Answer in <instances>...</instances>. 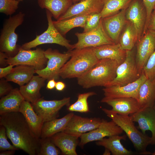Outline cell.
I'll use <instances>...</instances> for the list:
<instances>
[{"mask_svg": "<svg viewBox=\"0 0 155 155\" xmlns=\"http://www.w3.org/2000/svg\"><path fill=\"white\" fill-rule=\"evenodd\" d=\"M46 14L48 23L46 30L41 34L36 35L33 40L22 44L21 48L28 50L42 44H55L65 47L68 50L73 49V44H71L70 41L62 35L54 26L51 13L46 9Z\"/></svg>", "mask_w": 155, "mask_h": 155, "instance_id": "cell-6", "label": "cell"}, {"mask_svg": "<svg viewBox=\"0 0 155 155\" xmlns=\"http://www.w3.org/2000/svg\"><path fill=\"white\" fill-rule=\"evenodd\" d=\"M7 136L5 127L0 125V150H17L18 149L11 145L7 140Z\"/></svg>", "mask_w": 155, "mask_h": 155, "instance_id": "cell-38", "label": "cell"}, {"mask_svg": "<svg viewBox=\"0 0 155 155\" xmlns=\"http://www.w3.org/2000/svg\"><path fill=\"white\" fill-rule=\"evenodd\" d=\"M40 150L38 155H58L61 152L51 141L50 137L40 138Z\"/></svg>", "mask_w": 155, "mask_h": 155, "instance_id": "cell-35", "label": "cell"}, {"mask_svg": "<svg viewBox=\"0 0 155 155\" xmlns=\"http://www.w3.org/2000/svg\"><path fill=\"white\" fill-rule=\"evenodd\" d=\"M119 65L114 60H99L88 71L77 78L78 83L86 89L95 86L104 87L116 78Z\"/></svg>", "mask_w": 155, "mask_h": 155, "instance_id": "cell-2", "label": "cell"}, {"mask_svg": "<svg viewBox=\"0 0 155 155\" xmlns=\"http://www.w3.org/2000/svg\"><path fill=\"white\" fill-rule=\"evenodd\" d=\"M73 115V113H70L61 118H56L44 122L40 138L51 137L58 133L63 131Z\"/></svg>", "mask_w": 155, "mask_h": 155, "instance_id": "cell-29", "label": "cell"}, {"mask_svg": "<svg viewBox=\"0 0 155 155\" xmlns=\"http://www.w3.org/2000/svg\"><path fill=\"white\" fill-rule=\"evenodd\" d=\"M63 132L58 133L50 137L55 145L64 155H77L76 147L78 144V138Z\"/></svg>", "mask_w": 155, "mask_h": 155, "instance_id": "cell-23", "label": "cell"}, {"mask_svg": "<svg viewBox=\"0 0 155 155\" xmlns=\"http://www.w3.org/2000/svg\"><path fill=\"white\" fill-rule=\"evenodd\" d=\"M96 93L94 92H90L80 94L78 96L77 100L73 104L69 106L68 110L70 111L87 113L89 112L87 100L88 98Z\"/></svg>", "mask_w": 155, "mask_h": 155, "instance_id": "cell-34", "label": "cell"}, {"mask_svg": "<svg viewBox=\"0 0 155 155\" xmlns=\"http://www.w3.org/2000/svg\"><path fill=\"white\" fill-rule=\"evenodd\" d=\"M69 59L60 70L59 75L63 79L80 77L88 71L99 60L93 47L71 50Z\"/></svg>", "mask_w": 155, "mask_h": 155, "instance_id": "cell-3", "label": "cell"}, {"mask_svg": "<svg viewBox=\"0 0 155 155\" xmlns=\"http://www.w3.org/2000/svg\"><path fill=\"white\" fill-rule=\"evenodd\" d=\"M145 7L146 13V19L143 34L148 30V24L151 14L155 6V0H142Z\"/></svg>", "mask_w": 155, "mask_h": 155, "instance_id": "cell-40", "label": "cell"}, {"mask_svg": "<svg viewBox=\"0 0 155 155\" xmlns=\"http://www.w3.org/2000/svg\"><path fill=\"white\" fill-rule=\"evenodd\" d=\"M15 150H6L1 151L0 155H12L14 154Z\"/></svg>", "mask_w": 155, "mask_h": 155, "instance_id": "cell-47", "label": "cell"}, {"mask_svg": "<svg viewBox=\"0 0 155 155\" xmlns=\"http://www.w3.org/2000/svg\"><path fill=\"white\" fill-rule=\"evenodd\" d=\"M123 131L112 120L108 121L102 119L101 124L97 128L82 135L79 145L82 148L88 143L100 140L106 137L120 135Z\"/></svg>", "mask_w": 155, "mask_h": 155, "instance_id": "cell-14", "label": "cell"}, {"mask_svg": "<svg viewBox=\"0 0 155 155\" xmlns=\"http://www.w3.org/2000/svg\"><path fill=\"white\" fill-rule=\"evenodd\" d=\"M36 70L32 66L20 65H16L11 72L5 78L7 81L16 83L20 86L27 83L35 73Z\"/></svg>", "mask_w": 155, "mask_h": 155, "instance_id": "cell-27", "label": "cell"}, {"mask_svg": "<svg viewBox=\"0 0 155 155\" xmlns=\"http://www.w3.org/2000/svg\"><path fill=\"white\" fill-rule=\"evenodd\" d=\"M153 108L154 109V111L155 112V102L154 103V105L153 106Z\"/></svg>", "mask_w": 155, "mask_h": 155, "instance_id": "cell-50", "label": "cell"}, {"mask_svg": "<svg viewBox=\"0 0 155 155\" xmlns=\"http://www.w3.org/2000/svg\"><path fill=\"white\" fill-rule=\"evenodd\" d=\"M48 61L45 56L44 51L41 48L32 50L24 49L21 47L17 55L13 57H8L7 60V65H29L34 67L36 70L45 68Z\"/></svg>", "mask_w": 155, "mask_h": 155, "instance_id": "cell-10", "label": "cell"}, {"mask_svg": "<svg viewBox=\"0 0 155 155\" xmlns=\"http://www.w3.org/2000/svg\"><path fill=\"white\" fill-rule=\"evenodd\" d=\"M143 72L148 79L155 77V49L149 58Z\"/></svg>", "mask_w": 155, "mask_h": 155, "instance_id": "cell-39", "label": "cell"}, {"mask_svg": "<svg viewBox=\"0 0 155 155\" xmlns=\"http://www.w3.org/2000/svg\"><path fill=\"white\" fill-rule=\"evenodd\" d=\"M125 16L127 20L134 25L138 40L143 35L146 19V9L142 0H133L126 9Z\"/></svg>", "mask_w": 155, "mask_h": 155, "instance_id": "cell-16", "label": "cell"}, {"mask_svg": "<svg viewBox=\"0 0 155 155\" xmlns=\"http://www.w3.org/2000/svg\"><path fill=\"white\" fill-rule=\"evenodd\" d=\"M104 6L100 13L102 18H105L127 9L133 0H102Z\"/></svg>", "mask_w": 155, "mask_h": 155, "instance_id": "cell-33", "label": "cell"}, {"mask_svg": "<svg viewBox=\"0 0 155 155\" xmlns=\"http://www.w3.org/2000/svg\"><path fill=\"white\" fill-rule=\"evenodd\" d=\"M102 17L100 13L90 14L86 20L83 32H86L96 28L100 22Z\"/></svg>", "mask_w": 155, "mask_h": 155, "instance_id": "cell-37", "label": "cell"}, {"mask_svg": "<svg viewBox=\"0 0 155 155\" xmlns=\"http://www.w3.org/2000/svg\"><path fill=\"white\" fill-rule=\"evenodd\" d=\"M148 30L155 32V9L153 10L151 14Z\"/></svg>", "mask_w": 155, "mask_h": 155, "instance_id": "cell-43", "label": "cell"}, {"mask_svg": "<svg viewBox=\"0 0 155 155\" xmlns=\"http://www.w3.org/2000/svg\"><path fill=\"white\" fill-rule=\"evenodd\" d=\"M102 121L99 118L84 117L74 114L62 132L80 137L84 133L97 128Z\"/></svg>", "mask_w": 155, "mask_h": 155, "instance_id": "cell-15", "label": "cell"}, {"mask_svg": "<svg viewBox=\"0 0 155 155\" xmlns=\"http://www.w3.org/2000/svg\"><path fill=\"white\" fill-rule=\"evenodd\" d=\"M77 43L73 44V49L95 47L102 45L115 44L108 36L103 27L102 18L98 26L90 31L76 32Z\"/></svg>", "mask_w": 155, "mask_h": 155, "instance_id": "cell-9", "label": "cell"}, {"mask_svg": "<svg viewBox=\"0 0 155 155\" xmlns=\"http://www.w3.org/2000/svg\"><path fill=\"white\" fill-rule=\"evenodd\" d=\"M70 101V97L50 100L41 98L36 102L31 104L36 113L42 119L44 122L57 118L60 109L65 106H69Z\"/></svg>", "mask_w": 155, "mask_h": 155, "instance_id": "cell-12", "label": "cell"}, {"mask_svg": "<svg viewBox=\"0 0 155 155\" xmlns=\"http://www.w3.org/2000/svg\"><path fill=\"white\" fill-rule=\"evenodd\" d=\"M102 110L125 133L140 154H152V153L146 151L148 146L151 144V137L140 132L136 128L130 115H120L106 108H102Z\"/></svg>", "mask_w": 155, "mask_h": 155, "instance_id": "cell-4", "label": "cell"}, {"mask_svg": "<svg viewBox=\"0 0 155 155\" xmlns=\"http://www.w3.org/2000/svg\"><path fill=\"white\" fill-rule=\"evenodd\" d=\"M18 0H0V12L7 16H11L18 8Z\"/></svg>", "mask_w": 155, "mask_h": 155, "instance_id": "cell-36", "label": "cell"}, {"mask_svg": "<svg viewBox=\"0 0 155 155\" xmlns=\"http://www.w3.org/2000/svg\"><path fill=\"white\" fill-rule=\"evenodd\" d=\"M147 79L143 72L136 81L122 86H110L102 89L104 99H108L121 98H133L137 100L140 88Z\"/></svg>", "mask_w": 155, "mask_h": 155, "instance_id": "cell-13", "label": "cell"}, {"mask_svg": "<svg viewBox=\"0 0 155 155\" xmlns=\"http://www.w3.org/2000/svg\"><path fill=\"white\" fill-rule=\"evenodd\" d=\"M24 98L18 88L13 89L0 100V115L11 112H19Z\"/></svg>", "mask_w": 155, "mask_h": 155, "instance_id": "cell-25", "label": "cell"}, {"mask_svg": "<svg viewBox=\"0 0 155 155\" xmlns=\"http://www.w3.org/2000/svg\"><path fill=\"white\" fill-rule=\"evenodd\" d=\"M46 80L38 75H34L26 85L20 86L19 91L25 100L32 103L40 99V90L44 86Z\"/></svg>", "mask_w": 155, "mask_h": 155, "instance_id": "cell-22", "label": "cell"}, {"mask_svg": "<svg viewBox=\"0 0 155 155\" xmlns=\"http://www.w3.org/2000/svg\"><path fill=\"white\" fill-rule=\"evenodd\" d=\"M19 112L24 117L31 131L38 138H40L44 123L42 119L34 110L31 103L24 100L21 104Z\"/></svg>", "mask_w": 155, "mask_h": 155, "instance_id": "cell-21", "label": "cell"}, {"mask_svg": "<svg viewBox=\"0 0 155 155\" xmlns=\"http://www.w3.org/2000/svg\"><path fill=\"white\" fill-rule=\"evenodd\" d=\"M25 14L20 12L10 16L4 22L0 35V51L5 53L8 57H13L18 52L21 46L17 44L18 36L16 28L22 24Z\"/></svg>", "mask_w": 155, "mask_h": 155, "instance_id": "cell-5", "label": "cell"}, {"mask_svg": "<svg viewBox=\"0 0 155 155\" xmlns=\"http://www.w3.org/2000/svg\"><path fill=\"white\" fill-rule=\"evenodd\" d=\"M56 82L55 80L52 79L49 80L46 86V88L49 90H52L55 87Z\"/></svg>", "mask_w": 155, "mask_h": 155, "instance_id": "cell-46", "label": "cell"}, {"mask_svg": "<svg viewBox=\"0 0 155 155\" xmlns=\"http://www.w3.org/2000/svg\"><path fill=\"white\" fill-rule=\"evenodd\" d=\"M98 60L108 59L115 60L119 65L125 59L126 51L122 49L119 43L102 45L94 48Z\"/></svg>", "mask_w": 155, "mask_h": 155, "instance_id": "cell-24", "label": "cell"}, {"mask_svg": "<svg viewBox=\"0 0 155 155\" xmlns=\"http://www.w3.org/2000/svg\"><path fill=\"white\" fill-rule=\"evenodd\" d=\"M126 9L112 16L102 18L105 31L116 44L119 43L120 35L127 21L125 16Z\"/></svg>", "mask_w": 155, "mask_h": 155, "instance_id": "cell-18", "label": "cell"}, {"mask_svg": "<svg viewBox=\"0 0 155 155\" xmlns=\"http://www.w3.org/2000/svg\"><path fill=\"white\" fill-rule=\"evenodd\" d=\"M137 40V34L134 25L127 20L120 35L118 43L123 49L130 51L133 49Z\"/></svg>", "mask_w": 155, "mask_h": 155, "instance_id": "cell-32", "label": "cell"}, {"mask_svg": "<svg viewBox=\"0 0 155 155\" xmlns=\"http://www.w3.org/2000/svg\"><path fill=\"white\" fill-rule=\"evenodd\" d=\"M83 0H73V3H75L79 2Z\"/></svg>", "mask_w": 155, "mask_h": 155, "instance_id": "cell-49", "label": "cell"}, {"mask_svg": "<svg viewBox=\"0 0 155 155\" xmlns=\"http://www.w3.org/2000/svg\"><path fill=\"white\" fill-rule=\"evenodd\" d=\"M0 125L5 127L7 137L14 146L30 155H38L40 138L34 134L20 112L0 115Z\"/></svg>", "mask_w": 155, "mask_h": 155, "instance_id": "cell-1", "label": "cell"}, {"mask_svg": "<svg viewBox=\"0 0 155 155\" xmlns=\"http://www.w3.org/2000/svg\"><path fill=\"white\" fill-rule=\"evenodd\" d=\"M152 155H155V150L154 152H153V153H152Z\"/></svg>", "mask_w": 155, "mask_h": 155, "instance_id": "cell-51", "label": "cell"}, {"mask_svg": "<svg viewBox=\"0 0 155 155\" xmlns=\"http://www.w3.org/2000/svg\"><path fill=\"white\" fill-rule=\"evenodd\" d=\"M133 122L138 123L142 132L150 131L152 133L151 144L155 145V112L153 107L140 109L130 115Z\"/></svg>", "mask_w": 155, "mask_h": 155, "instance_id": "cell-19", "label": "cell"}, {"mask_svg": "<svg viewBox=\"0 0 155 155\" xmlns=\"http://www.w3.org/2000/svg\"><path fill=\"white\" fill-rule=\"evenodd\" d=\"M65 84L61 81H58L56 82L55 88L56 89L59 91L63 90L65 88Z\"/></svg>", "mask_w": 155, "mask_h": 155, "instance_id": "cell-45", "label": "cell"}, {"mask_svg": "<svg viewBox=\"0 0 155 155\" xmlns=\"http://www.w3.org/2000/svg\"><path fill=\"white\" fill-rule=\"evenodd\" d=\"M139 73L133 49L126 51V57L117 69L116 76L104 87L110 86H122L137 80L140 76Z\"/></svg>", "mask_w": 155, "mask_h": 155, "instance_id": "cell-8", "label": "cell"}, {"mask_svg": "<svg viewBox=\"0 0 155 155\" xmlns=\"http://www.w3.org/2000/svg\"><path fill=\"white\" fill-rule=\"evenodd\" d=\"M137 100L141 109L153 107L155 102V77L147 78L141 85Z\"/></svg>", "mask_w": 155, "mask_h": 155, "instance_id": "cell-26", "label": "cell"}, {"mask_svg": "<svg viewBox=\"0 0 155 155\" xmlns=\"http://www.w3.org/2000/svg\"><path fill=\"white\" fill-rule=\"evenodd\" d=\"M127 135H115L104 138L96 143L97 145L101 146L109 150L113 155H129L132 152L126 148L121 144V140H125Z\"/></svg>", "mask_w": 155, "mask_h": 155, "instance_id": "cell-30", "label": "cell"}, {"mask_svg": "<svg viewBox=\"0 0 155 155\" xmlns=\"http://www.w3.org/2000/svg\"><path fill=\"white\" fill-rule=\"evenodd\" d=\"M103 6L102 0H83L73 4L57 20H62L77 16L100 13Z\"/></svg>", "mask_w": 155, "mask_h": 155, "instance_id": "cell-17", "label": "cell"}, {"mask_svg": "<svg viewBox=\"0 0 155 155\" xmlns=\"http://www.w3.org/2000/svg\"><path fill=\"white\" fill-rule=\"evenodd\" d=\"M71 50H68L65 53H61L51 48L44 51L45 56L48 59L47 65L42 69L36 70L35 73L48 81L57 80L60 70L71 57Z\"/></svg>", "mask_w": 155, "mask_h": 155, "instance_id": "cell-7", "label": "cell"}, {"mask_svg": "<svg viewBox=\"0 0 155 155\" xmlns=\"http://www.w3.org/2000/svg\"><path fill=\"white\" fill-rule=\"evenodd\" d=\"M41 9H45L57 20L73 4V0H37Z\"/></svg>", "mask_w": 155, "mask_h": 155, "instance_id": "cell-28", "label": "cell"}, {"mask_svg": "<svg viewBox=\"0 0 155 155\" xmlns=\"http://www.w3.org/2000/svg\"><path fill=\"white\" fill-rule=\"evenodd\" d=\"M89 15L74 16L62 20L53 21V22L57 29L64 36L74 28L80 27L84 28Z\"/></svg>", "mask_w": 155, "mask_h": 155, "instance_id": "cell-31", "label": "cell"}, {"mask_svg": "<svg viewBox=\"0 0 155 155\" xmlns=\"http://www.w3.org/2000/svg\"><path fill=\"white\" fill-rule=\"evenodd\" d=\"M14 66L13 65H9L5 67H0V78H5L10 74L12 71Z\"/></svg>", "mask_w": 155, "mask_h": 155, "instance_id": "cell-42", "label": "cell"}, {"mask_svg": "<svg viewBox=\"0 0 155 155\" xmlns=\"http://www.w3.org/2000/svg\"><path fill=\"white\" fill-rule=\"evenodd\" d=\"M154 9H155V7H154Z\"/></svg>", "mask_w": 155, "mask_h": 155, "instance_id": "cell-53", "label": "cell"}, {"mask_svg": "<svg viewBox=\"0 0 155 155\" xmlns=\"http://www.w3.org/2000/svg\"><path fill=\"white\" fill-rule=\"evenodd\" d=\"M19 1H22L23 0H18Z\"/></svg>", "mask_w": 155, "mask_h": 155, "instance_id": "cell-52", "label": "cell"}, {"mask_svg": "<svg viewBox=\"0 0 155 155\" xmlns=\"http://www.w3.org/2000/svg\"><path fill=\"white\" fill-rule=\"evenodd\" d=\"M8 57L5 53L0 51V66L1 67H4L7 65V60Z\"/></svg>", "mask_w": 155, "mask_h": 155, "instance_id": "cell-44", "label": "cell"}, {"mask_svg": "<svg viewBox=\"0 0 155 155\" xmlns=\"http://www.w3.org/2000/svg\"><path fill=\"white\" fill-rule=\"evenodd\" d=\"M110 151L108 149L105 148V150L103 155H110Z\"/></svg>", "mask_w": 155, "mask_h": 155, "instance_id": "cell-48", "label": "cell"}, {"mask_svg": "<svg viewBox=\"0 0 155 155\" xmlns=\"http://www.w3.org/2000/svg\"><path fill=\"white\" fill-rule=\"evenodd\" d=\"M101 102L105 103L112 107L111 110L117 114L129 115L139 110L141 108L137 100L133 98H121L105 99L102 98Z\"/></svg>", "mask_w": 155, "mask_h": 155, "instance_id": "cell-20", "label": "cell"}, {"mask_svg": "<svg viewBox=\"0 0 155 155\" xmlns=\"http://www.w3.org/2000/svg\"><path fill=\"white\" fill-rule=\"evenodd\" d=\"M6 79L2 78L0 80V97L8 94L13 89L12 86Z\"/></svg>", "mask_w": 155, "mask_h": 155, "instance_id": "cell-41", "label": "cell"}, {"mask_svg": "<svg viewBox=\"0 0 155 155\" xmlns=\"http://www.w3.org/2000/svg\"><path fill=\"white\" fill-rule=\"evenodd\" d=\"M136 43L135 61L138 72L141 75L155 49V32L148 30Z\"/></svg>", "mask_w": 155, "mask_h": 155, "instance_id": "cell-11", "label": "cell"}]
</instances>
